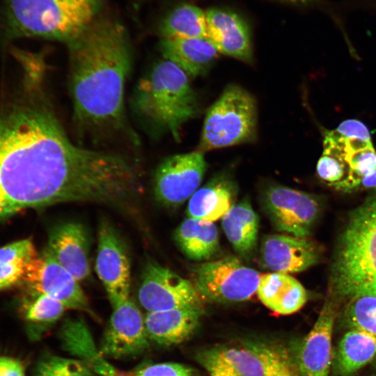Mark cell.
Masks as SVG:
<instances>
[{"label": "cell", "instance_id": "obj_5", "mask_svg": "<svg viewBox=\"0 0 376 376\" xmlns=\"http://www.w3.org/2000/svg\"><path fill=\"white\" fill-rule=\"evenodd\" d=\"M102 0H8L6 22L19 37L67 44L98 17Z\"/></svg>", "mask_w": 376, "mask_h": 376}, {"label": "cell", "instance_id": "obj_29", "mask_svg": "<svg viewBox=\"0 0 376 376\" xmlns=\"http://www.w3.org/2000/svg\"><path fill=\"white\" fill-rule=\"evenodd\" d=\"M159 31L162 38L207 40L205 12L191 4L179 5L162 19Z\"/></svg>", "mask_w": 376, "mask_h": 376}, {"label": "cell", "instance_id": "obj_6", "mask_svg": "<svg viewBox=\"0 0 376 376\" xmlns=\"http://www.w3.org/2000/svg\"><path fill=\"white\" fill-rule=\"evenodd\" d=\"M256 123L253 97L242 87L229 85L206 114L198 151L203 152L253 141Z\"/></svg>", "mask_w": 376, "mask_h": 376}, {"label": "cell", "instance_id": "obj_10", "mask_svg": "<svg viewBox=\"0 0 376 376\" xmlns=\"http://www.w3.org/2000/svg\"><path fill=\"white\" fill-rule=\"evenodd\" d=\"M206 167L203 154L198 150L164 159L157 167L153 176L155 199L168 207L182 204L197 190Z\"/></svg>", "mask_w": 376, "mask_h": 376}, {"label": "cell", "instance_id": "obj_16", "mask_svg": "<svg viewBox=\"0 0 376 376\" xmlns=\"http://www.w3.org/2000/svg\"><path fill=\"white\" fill-rule=\"evenodd\" d=\"M89 237L86 227L76 221L56 224L49 235L46 250L78 281L91 274Z\"/></svg>", "mask_w": 376, "mask_h": 376}, {"label": "cell", "instance_id": "obj_36", "mask_svg": "<svg viewBox=\"0 0 376 376\" xmlns=\"http://www.w3.org/2000/svg\"><path fill=\"white\" fill-rule=\"evenodd\" d=\"M336 130L343 136L363 140H371L367 127L361 121L355 119L342 122Z\"/></svg>", "mask_w": 376, "mask_h": 376}, {"label": "cell", "instance_id": "obj_22", "mask_svg": "<svg viewBox=\"0 0 376 376\" xmlns=\"http://www.w3.org/2000/svg\"><path fill=\"white\" fill-rule=\"evenodd\" d=\"M59 338L63 350L86 364L100 376H118L116 369L97 350L90 330L81 317L68 318L63 322Z\"/></svg>", "mask_w": 376, "mask_h": 376}, {"label": "cell", "instance_id": "obj_31", "mask_svg": "<svg viewBox=\"0 0 376 376\" xmlns=\"http://www.w3.org/2000/svg\"><path fill=\"white\" fill-rule=\"evenodd\" d=\"M246 347L258 357L263 376H299L294 357L285 348L262 342L248 343Z\"/></svg>", "mask_w": 376, "mask_h": 376}, {"label": "cell", "instance_id": "obj_8", "mask_svg": "<svg viewBox=\"0 0 376 376\" xmlns=\"http://www.w3.org/2000/svg\"><path fill=\"white\" fill-rule=\"evenodd\" d=\"M22 282L28 290L48 295L68 309L96 317L79 281L47 250L29 261Z\"/></svg>", "mask_w": 376, "mask_h": 376}, {"label": "cell", "instance_id": "obj_23", "mask_svg": "<svg viewBox=\"0 0 376 376\" xmlns=\"http://www.w3.org/2000/svg\"><path fill=\"white\" fill-rule=\"evenodd\" d=\"M159 49L164 59L194 77L205 75L219 53L208 40L202 38H162Z\"/></svg>", "mask_w": 376, "mask_h": 376}, {"label": "cell", "instance_id": "obj_3", "mask_svg": "<svg viewBox=\"0 0 376 376\" xmlns=\"http://www.w3.org/2000/svg\"><path fill=\"white\" fill-rule=\"evenodd\" d=\"M137 118L152 133L178 139L181 126L199 113L188 75L171 61L157 63L138 82L131 101Z\"/></svg>", "mask_w": 376, "mask_h": 376}, {"label": "cell", "instance_id": "obj_37", "mask_svg": "<svg viewBox=\"0 0 376 376\" xmlns=\"http://www.w3.org/2000/svg\"><path fill=\"white\" fill-rule=\"evenodd\" d=\"M0 376H24V367L17 359L0 357Z\"/></svg>", "mask_w": 376, "mask_h": 376}, {"label": "cell", "instance_id": "obj_2", "mask_svg": "<svg viewBox=\"0 0 376 376\" xmlns=\"http://www.w3.org/2000/svg\"><path fill=\"white\" fill-rule=\"evenodd\" d=\"M66 45L76 125L86 132L120 131L126 125L124 87L132 60L124 26L99 16Z\"/></svg>", "mask_w": 376, "mask_h": 376}, {"label": "cell", "instance_id": "obj_4", "mask_svg": "<svg viewBox=\"0 0 376 376\" xmlns=\"http://www.w3.org/2000/svg\"><path fill=\"white\" fill-rule=\"evenodd\" d=\"M336 292L350 299L376 297V196L350 216L334 264Z\"/></svg>", "mask_w": 376, "mask_h": 376}, {"label": "cell", "instance_id": "obj_28", "mask_svg": "<svg viewBox=\"0 0 376 376\" xmlns=\"http://www.w3.org/2000/svg\"><path fill=\"white\" fill-rule=\"evenodd\" d=\"M21 307V313L35 340L42 336L68 309L61 302L45 294L29 291Z\"/></svg>", "mask_w": 376, "mask_h": 376}, {"label": "cell", "instance_id": "obj_35", "mask_svg": "<svg viewBox=\"0 0 376 376\" xmlns=\"http://www.w3.org/2000/svg\"><path fill=\"white\" fill-rule=\"evenodd\" d=\"M118 376H196V374L186 365L165 362L146 363L129 371H119Z\"/></svg>", "mask_w": 376, "mask_h": 376}, {"label": "cell", "instance_id": "obj_9", "mask_svg": "<svg viewBox=\"0 0 376 376\" xmlns=\"http://www.w3.org/2000/svg\"><path fill=\"white\" fill-rule=\"evenodd\" d=\"M261 199L276 229L297 237H307L320 210L314 195L280 185L267 187Z\"/></svg>", "mask_w": 376, "mask_h": 376}, {"label": "cell", "instance_id": "obj_25", "mask_svg": "<svg viewBox=\"0 0 376 376\" xmlns=\"http://www.w3.org/2000/svg\"><path fill=\"white\" fill-rule=\"evenodd\" d=\"M221 224L235 251L242 257H250L256 248L259 219L249 200L235 204L221 218Z\"/></svg>", "mask_w": 376, "mask_h": 376}, {"label": "cell", "instance_id": "obj_15", "mask_svg": "<svg viewBox=\"0 0 376 376\" xmlns=\"http://www.w3.org/2000/svg\"><path fill=\"white\" fill-rule=\"evenodd\" d=\"M336 316V304L331 299H327L313 327L296 350L294 359L299 376H329Z\"/></svg>", "mask_w": 376, "mask_h": 376}, {"label": "cell", "instance_id": "obj_21", "mask_svg": "<svg viewBox=\"0 0 376 376\" xmlns=\"http://www.w3.org/2000/svg\"><path fill=\"white\" fill-rule=\"evenodd\" d=\"M237 185L226 174L212 178L190 197L188 217L214 221L221 219L235 205Z\"/></svg>", "mask_w": 376, "mask_h": 376}, {"label": "cell", "instance_id": "obj_17", "mask_svg": "<svg viewBox=\"0 0 376 376\" xmlns=\"http://www.w3.org/2000/svg\"><path fill=\"white\" fill-rule=\"evenodd\" d=\"M263 264L274 272H300L318 263L319 249L307 237L288 234L265 237L261 244Z\"/></svg>", "mask_w": 376, "mask_h": 376}, {"label": "cell", "instance_id": "obj_30", "mask_svg": "<svg viewBox=\"0 0 376 376\" xmlns=\"http://www.w3.org/2000/svg\"><path fill=\"white\" fill-rule=\"evenodd\" d=\"M37 254L30 239L18 240L0 247V290L22 281L26 264Z\"/></svg>", "mask_w": 376, "mask_h": 376}, {"label": "cell", "instance_id": "obj_34", "mask_svg": "<svg viewBox=\"0 0 376 376\" xmlns=\"http://www.w3.org/2000/svg\"><path fill=\"white\" fill-rule=\"evenodd\" d=\"M316 170L320 178L334 187L344 180L347 173V166L340 157L325 149L317 163Z\"/></svg>", "mask_w": 376, "mask_h": 376}, {"label": "cell", "instance_id": "obj_33", "mask_svg": "<svg viewBox=\"0 0 376 376\" xmlns=\"http://www.w3.org/2000/svg\"><path fill=\"white\" fill-rule=\"evenodd\" d=\"M33 376H97V375L78 359L45 354L37 362Z\"/></svg>", "mask_w": 376, "mask_h": 376}, {"label": "cell", "instance_id": "obj_38", "mask_svg": "<svg viewBox=\"0 0 376 376\" xmlns=\"http://www.w3.org/2000/svg\"><path fill=\"white\" fill-rule=\"evenodd\" d=\"M280 1H287L290 3H309L315 0H280Z\"/></svg>", "mask_w": 376, "mask_h": 376}, {"label": "cell", "instance_id": "obj_32", "mask_svg": "<svg viewBox=\"0 0 376 376\" xmlns=\"http://www.w3.org/2000/svg\"><path fill=\"white\" fill-rule=\"evenodd\" d=\"M345 316L351 329L376 337V297L361 296L350 299Z\"/></svg>", "mask_w": 376, "mask_h": 376}, {"label": "cell", "instance_id": "obj_12", "mask_svg": "<svg viewBox=\"0 0 376 376\" xmlns=\"http://www.w3.org/2000/svg\"><path fill=\"white\" fill-rule=\"evenodd\" d=\"M95 270L112 308L130 298V264L125 244L106 219L99 224Z\"/></svg>", "mask_w": 376, "mask_h": 376}, {"label": "cell", "instance_id": "obj_19", "mask_svg": "<svg viewBox=\"0 0 376 376\" xmlns=\"http://www.w3.org/2000/svg\"><path fill=\"white\" fill-rule=\"evenodd\" d=\"M203 309L198 306L147 313L144 320L150 342L171 346L187 340L196 330Z\"/></svg>", "mask_w": 376, "mask_h": 376}, {"label": "cell", "instance_id": "obj_20", "mask_svg": "<svg viewBox=\"0 0 376 376\" xmlns=\"http://www.w3.org/2000/svg\"><path fill=\"white\" fill-rule=\"evenodd\" d=\"M196 359L210 376H263L260 361L246 347L214 346L199 351Z\"/></svg>", "mask_w": 376, "mask_h": 376}, {"label": "cell", "instance_id": "obj_27", "mask_svg": "<svg viewBox=\"0 0 376 376\" xmlns=\"http://www.w3.org/2000/svg\"><path fill=\"white\" fill-rule=\"evenodd\" d=\"M376 356V337L351 329L340 340L335 357V370L340 376H350Z\"/></svg>", "mask_w": 376, "mask_h": 376}, {"label": "cell", "instance_id": "obj_11", "mask_svg": "<svg viewBox=\"0 0 376 376\" xmlns=\"http://www.w3.org/2000/svg\"><path fill=\"white\" fill-rule=\"evenodd\" d=\"M138 300L148 313L202 306L193 283L153 260L142 272Z\"/></svg>", "mask_w": 376, "mask_h": 376}, {"label": "cell", "instance_id": "obj_18", "mask_svg": "<svg viewBox=\"0 0 376 376\" xmlns=\"http://www.w3.org/2000/svg\"><path fill=\"white\" fill-rule=\"evenodd\" d=\"M207 40L219 52L246 63L252 61L249 25L240 15L229 10L205 11Z\"/></svg>", "mask_w": 376, "mask_h": 376}, {"label": "cell", "instance_id": "obj_24", "mask_svg": "<svg viewBox=\"0 0 376 376\" xmlns=\"http://www.w3.org/2000/svg\"><path fill=\"white\" fill-rule=\"evenodd\" d=\"M256 293L266 307L281 315L297 312L308 299L304 287L294 277L282 272L261 275Z\"/></svg>", "mask_w": 376, "mask_h": 376}, {"label": "cell", "instance_id": "obj_13", "mask_svg": "<svg viewBox=\"0 0 376 376\" xmlns=\"http://www.w3.org/2000/svg\"><path fill=\"white\" fill-rule=\"evenodd\" d=\"M150 340L141 312L130 298L113 308L100 352L103 357H136L149 348Z\"/></svg>", "mask_w": 376, "mask_h": 376}, {"label": "cell", "instance_id": "obj_26", "mask_svg": "<svg viewBox=\"0 0 376 376\" xmlns=\"http://www.w3.org/2000/svg\"><path fill=\"white\" fill-rule=\"evenodd\" d=\"M173 237L181 251L191 260H208L219 249L218 230L212 221L188 217L178 226Z\"/></svg>", "mask_w": 376, "mask_h": 376}, {"label": "cell", "instance_id": "obj_7", "mask_svg": "<svg viewBox=\"0 0 376 376\" xmlns=\"http://www.w3.org/2000/svg\"><path fill=\"white\" fill-rule=\"evenodd\" d=\"M193 284L200 296L215 302L235 303L256 293L260 274L236 257L205 262L192 271Z\"/></svg>", "mask_w": 376, "mask_h": 376}, {"label": "cell", "instance_id": "obj_14", "mask_svg": "<svg viewBox=\"0 0 376 376\" xmlns=\"http://www.w3.org/2000/svg\"><path fill=\"white\" fill-rule=\"evenodd\" d=\"M323 146L339 156L347 169L346 178L336 189L351 191L376 188V151L371 140L346 137L334 130L325 132Z\"/></svg>", "mask_w": 376, "mask_h": 376}, {"label": "cell", "instance_id": "obj_1", "mask_svg": "<svg viewBox=\"0 0 376 376\" xmlns=\"http://www.w3.org/2000/svg\"><path fill=\"white\" fill-rule=\"evenodd\" d=\"M116 171L112 152L72 142L42 98L0 116V220L29 207L103 203Z\"/></svg>", "mask_w": 376, "mask_h": 376}]
</instances>
